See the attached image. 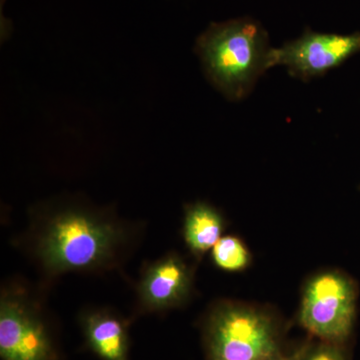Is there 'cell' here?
Returning <instances> with one entry per match:
<instances>
[{
  "instance_id": "obj_3",
  "label": "cell",
  "mask_w": 360,
  "mask_h": 360,
  "mask_svg": "<svg viewBox=\"0 0 360 360\" xmlns=\"http://www.w3.org/2000/svg\"><path fill=\"white\" fill-rule=\"evenodd\" d=\"M202 338L206 360H266L284 352L276 317L245 303L215 304L203 322Z\"/></svg>"
},
{
  "instance_id": "obj_9",
  "label": "cell",
  "mask_w": 360,
  "mask_h": 360,
  "mask_svg": "<svg viewBox=\"0 0 360 360\" xmlns=\"http://www.w3.org/2000/svg\"><path fill=\"white\" fill-rule=\"evenodd\" d=\"M224 226L221 213L205 201L189 203L184 208V238L196 257L212 250L224 236Z\"/></svg>"
},
{
  "instance_id": "obj_10",
  "label": "cell",
  "mask_w": 360,
  "mask_h": 360,
  "mask_svg": "<svg viewBox=\"0 0 360 360\" xmlns=\"http://www.w3.org/2000/svg\"><path fill=\"white\" fill-rule=\"evenodd\" d=\"M213 264L227 272L243 271L251 264V253L238 236H224L212 250Z\"/></svg>"
},
{
  "instance_id": "obj_7",
  "label": "cell",
  "mask_w": 360,
  "mask_h": 360,
  "mask_svg": "<svg viewBox=\"0 0 360 360\" xmlns=\"http://www.w3.org/2000/svg\"><path fill=\"white\" fill-rule=\"evenodd\" d=\"M193 274L181 257L169 255L149 265L142 274L139 297L148 311L177 309L188 300Z\"/></svg>"
},
{
  "instance_id": "obj_2",
  "label": "cell",
  "mask_w": 360,
  "mask_h": 360,
  "mask_svg": "<svg viewBox=\"0 0 360 360\" xmlns=\"http://www.w3.org/2000/svg\"><path fill=\"white\" fill-rule=\"evenodd\" d=\"M271 49L269 32L250 16L210 23L194 45L205 77L231 101L245 98L270 70Z\"/></svg>"
},
{
  "instance_id": "obj_8",
  "label": "cell",
  "mask_w": 360,
  "mask_h": 360,
  "mask_svg": "<svg viewBox=\"0 0 360 360\" xmlns=\"http://www.w3.org/2000/svg\"><path fill=\"white\" fill-rule=\"evenodd\" d=\"M87 347L101 360H129V338L125 322L105 310H92L82 317Z\"/></svg>"
},
{
  "instance_id": "obj_5",
  "label": "cell",
  "mask_w": 360,
  "mask_h": 360,
  "mask_svg": "<svg viewBox=\"0 0 360 360\" xmlns=\"http://www.w3.org/2000/svg\"><path fill=\"white\" fill-rule=\"evenodd\" d=\"M2 360H59L51 329L39 307L22 293L4 291L0 300Z\"/></svg>"
},
{
  "instance_id": "obj_12",
  "label": "cell",
  "mask_w": 360,
  "mask_h": 360,
  "mask_svg": "<svg viewBox=\"0 0 360 360\" xmlns=\"http://www.w3.org/2000/svg\"><path fill=\"white\" fill-rule=\"evenodd\" d=\"M300 347L298 349L295 350V352H291V354H286V352H283V354L276 355V356L271 357V359L266 360H297L298 356H300Z\"/></svg>"
},
{
  "instance_id": "obj_1",
  "label": "cell",
  "mask_w": 360,
  "mask_h": 360,
  "mask_svg": "<svg viewBox=\"0 0 360 360\" xmlns=\"http://www.w3.org/2000/svg\"><path fill=\"white\" fill-rule=\"evenodd\" d=\"M33 232V253L45 271H94L115 264L129 232L108 210L84 201L47 206Z\"/></svg>"
},
{
  "instance_id": "obj_4",
  "label": "cell",
  "mask_w": 360,
  "mask_h": 360,
  "mask_svg": "<svg viewBox=\"0 0 360 360\" xmlns=\"http://www.w3.org/2000/svg\"><path fill=\"white\" fill-rule=\"evenodd\" d=\"M359 290L345 272L326 269L303 286L298 322L312 338L347 345L356 321Z\"/></svg>"
},
{
  "instance_id": "obj_6",
  "label": "cell",
  "mask_w": 360,
  "mask_h": 360,
  "mask_svg": "<svg viewBox=\"0 0 360 360\" xmlns=\"http://www.w3.org/2000/svg\"><path fill=\"white\" fill-rule=\"evenodd\" d=\"M360 52V32H319L307 30L297 39L270 51V68L285 66L291 77L309 82L342 65Z\"/></svg>"
},
{
  "instance_id": "obj_11",
  "label": "cell",
  "mask_w": 360,
  "mask_h": 360,
  "mask_svg": "<svg viewBox=\"0 0 360 360\" xmlns=\"http://www.w3.org/2000/svg\"><path fill=\"white\" fill-rule=\"evenodd\" d=\"M297 360H349V354L347 345L316 340L303 343Z\"/></svg>"
}]
</instances>
